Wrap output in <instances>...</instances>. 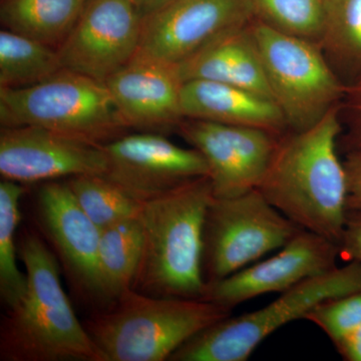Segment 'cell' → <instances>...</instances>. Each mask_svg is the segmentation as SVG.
<instances>
[{"label": "cell", "instance_id": "18", "mask_svg": "<svg viewBox=\"0 0 361 361\" xmlns=\"http://www.w3.org/2000/svg\"><path fill=\"white\" fill-rule=\"evenodd\" d=\"M249 23L225 33L178 66L183 80H213L273 99Z\"/></svg>", "mask_w": 361, "mask_h": 361}, {"label": "cell", "instance_id": "7", "mask_svg": "<svg viewBox=\"0 0 361 361\" xmlns=\"http://www.w3.org/2000/svg\"><path fill=\"white\" fill-rule=\"evenodd\" d=\"M249 28L273 99L293 132L319 122L345 96L344 85L319 44L253 18Z\"/></svg>", "mask_w": 361, "mask_h": 361}, {"label": "cell", "instance_id": "11", "mask_svg": "<svg viewBox=\"0 0 361 361\" xmlns=\"http://www.w3.org/2000/svg\"><path fill=\"white\" fill-rule=\"evenodd\" d=\"M103 148L108 160L104 176L140 203L209 176L196 149L178 146L160 133L126 134Z\"/></svg>", "mask_w": 361, "mask_h": 361}, {"label": "cell", "instance_id": "15", "mask_svg": "<svg viewBox=\"0 0 361 361\" xmlns=\"http://www.w3.org/2000/svg\"><path fill=\"white\" fill-rule=\"evenodd\" d=\"M37 212L75 290L103 310L97 264L102 230L78 205L66 180L42 183Z\"/></svg>", "mask_w": 361, "mask_h": 361}, {"label": "cell", "instance_id": "12", "mask_svg": "<svg viewBox=\"0 0 361 361\" xmlns=\"http://www.w3.org/2000/svg\"><path fill=\"white\" fill-rule=\"evenodd\" d=\"M178 133L205 159L215 198L258 189L281 135L256 128L184 118Z\"/></svg>", "mask_w": 361, "mask_h": 361}, {"label": "cell", "instance_id": "6", "mask_svg": "<svg viewBox=\"0 0 361 361\" xmlns=\"http://www.w3.org/2000/svg\"><path fill=\"white\" fill-rule=\"evenodd\" d=\"M361 291V263L348 262L280 293L253 312L231 315L202 330L169 361H246L263 341L289 323L305 319L318 304Z\"/></svg>", "mask_w": 361, "mask_h": 361}, {"label": "cell", "instance_id": "24", "mask_svg": "<svg viewBox=\"0 0 361 361\" xmlns=\"http://www.w3.org/2000/svg\"><path fill=\"white\" fill-rule=\"evenodd\" d=\"M66 182L78 205L101 230L139 217L142 203L104 175L75 176Z\"/></svg>", "mask_w": 361, "mask_h": 361}, {"label": "cell", "instance_id": "29", "mask_svg": "<svg viewBox=\"0 0 361 361\" xmlns=\"http://www.w3.org/2000/svg\"><path fill=\"white\" fill-rule=\"evenodd\" d=\"M343 164L348 177V209H361V149L348 152Z\"/></svg>", "mask_w": 361, "mask_h": 361}, {"label": "cell", "instance_id": "26", "mask_svg": "<svg viewBox=\"0 0 361 361\" xmlns=\"http://www.w3.org/2000/svg\"><path fill=\"white\" fill-rule=\"evenodd\" d=\"M305 319L314 323L336 343L361 325V291L323 301Z\"/></svg>", "mask_w": 361, "mask_h": 361}, {"label": "cell", "instance_id": "31", "mask_svg": "<svg viewBox=\"0 0 361 361\" xmlns=\"http://www.w3.org/2000/svg\"><path fill=\"white\" fill-rule=\"evenodd\" d=\"M171 1L172 0H133L140 13H142V18L158 11Z\"/></svg>", "mask_w": 361, "mask_h": 361}, {"label": "cell", "instance_id": "21", "mask_svg": "<svg viewBox=\"0 0 361 361\" xmlns=\"http://www.w3.org/2000/svg\"><path fill=\"white\" fill-rule=\"evenodd\" d=\"M63 68L51 45L6 28L0 32V87H30Z\"/></svg>", "mask_w": 361, "mask_h": 361}, {"label": "cell", "instance_id": "23", "mask_svg": "<svg viewBox=\"0 0 361 361\" xmlns=\"http://www.w3.org/2000/svg\"><path fill=\"white\" fill-rule=\"evenodd\" d=\"M25 193L20 183L0 182V297L6 310L14 307L25 294L27 278L18 266L16 230L20 222V200Z\"/></svg>", "mask_w": 361, "mask_h": 361}, {"label": "cell", "instance_id": "9", "mask_svg": "<svg viewBox=\"0 0 361 361\" xmlns=\"http://www.w3.org/2000/svg\"><path fill=\"white\" fill-rule=\"evenodd\" d=\"M254 18L251 0H172L142 18L137 54L180 66Z\"/></svg>", "mask_w": 361, "mask_h": 361}, {"label": "cell", "instance_id": "10", "mask_svg": "<svg viewBox=\"0 0 361 361\" xmlns=\"http://www.w3.org/2000/svg\"><path fill=\"white\" fill-rule=\"evenodd\" d=\"M142 26L133 0H87L59 47L63 68L104 84L137 54Z\"/></svg>", "mask_w": 361, "mask_h": 361}, {"label": "cell", "instance_id": "14", "mask_svg": "<svg viewBox=\"0 0 361 361\" xmlns=\"http://www.w3.org/2000/svg\"><path fill=\"white\" fill-rule=\"evenodd\" d=\"M103 146L44 128L2 127L0 174L21 185L106 175Z\"/></svg>", "mask_w": 361, "mask_h": 361}, {"label": "cell", "instance_id": "27", "mask_svg": "<svg viewBox=\"0 0 361 361\" xmlns=\"http://www.w3.org/2000/svg\"><path fill=\"white\" fill-rule=\"evenodd\" d=\"M343 99L348 111V132L343 137V148L348 153L361 149V73L348 85Z\"/></svg>", "mask_w": 361, "mask_h": 361}, {"label": "cell", "instance_id": "30", "mask_svg": "<svg viewBox=\"0 0 361 361\" xmlns=\"http://www.w3.org/2000/svg\"><path fill=\"white\" fill-rule=\"evenodd\" d=\"M341 357L346 361H361V325L334 343Z\"/></svg>", "mask_w": 361, "mask_h": 361}, {"label": "cell", "instance_id": "4", "mask_svg": "<svg viewBox=\"0 0 361 361\" xmlns=\"http://www.w3.org/2000/svg\"><path fill=\"white\" fill-rule=\"evenodd\" d=\"M231 311L204 299L156 297L130 289L85 320L104 361L168 360L183 344Z\"/></svg>", "mask_w": 361, "mask_h": 361}, {"label": "cell", "instance_id": "2", "mask_svg": "<svg viewBox=\"0 0 361 361\" xmlns=\"http://www.w3.org/2000/svg\"><path fill=\"white\" fill-rule=\"evenodd\" d=\"M18 248L27 288L2 317L0 360L104 361L61 285L56 254L32 231L23 233Z\"/></svg>", "mask_w": 361, "mask_h": 361}, {"label": "cell", "instance_id": "28", "mask_svg": "<svg viewBox=\"0 0 361 361\" xmlns=\"http://www.w3.org/2000/svg\"><path fill=\"white\" fill-rule=\"evenodd\" d=\"M338 248L339 257L361 263V209L348 211Z\"/></svg>", "mask_w": 361, "mask_h": 361}, {"label": "cell", "instance_id": "5", "mask_svg": "<svg viewBox=\"0 0 361 361\" xmlns=\"http://www.w3.org/2000/svg\"><path fill=\"white\" fill-rule=\"evenodd\" d=\"M2 127L44 128L103 145L128 134L104 82L63 68L30 87H0Z\"/></svg>", "mask_w": 361, "mask_h": 361}, {"label": "cell", "instance_id": "16", "mask_svg": "<svg viewBox=\"0 0 361 361\" xmlns=\"http://www.w3.org/2000/svg\"><path fill=\"white\" fill-rule=\"evenodd\" d=\"M104 85L129 129L163 134L185 118L178 66L137 54Z\"/></svg>", "mask_w": 361, "mask_h": 361}, {"label": "cell", "instance_id": "17", "mask_svg": "<svg viewBox=\"0 0 361 361\" xmlns=\"http://www.w3.org/2000/svg\"><path fill=\"white\" fill-rule=\"evenodd\" d=\"M180 101L185 118L256 128L277 135L288 128L276 102L236 85L208 80H185Z\"/></svg>", "mask_w": 361, "mask_h": 361}, {"label": "cell", "instance_id": "1", "mask_svg": "<svg viewBox=\"0 0 361 361\" xmlns=\"http://www.w3.org/2000/svg\"><path fill=\"white\" fill-rule=\"evenodd\" d=\"M338 106L310 128L279 137L258 188L294 224L337 245L348 211V177L338 156Z\"/></svg>", "mask_w": 361, "mask_h": 361}, {"label": "cell", "instance_id": "13", "mask_svg": "<svg viewBox=\"0 0 361 361\" xmlns=\"http://www.w3.org/2000/svg\"><path fill=\"white\" fill-rule=\"evenodd\" d=\"M338 245L330 240L300 230L270 257L212 283H207L204 300L232 310L250 299L282 293L295 285L336 267Z\"/></svg>", "mask_w": 361, "mask_h": 361}, {"label": "cell", "instance_id": "22", "mask_svg": "<svg viewBox=\"0 0 361 361\" xmlns=\"http://www.w3.org/2000/svg\"><path fill=\"white\" fill-rule=\"evenodd\" d=\"M320 47L336 71L361 73V0H325ZM338 75V73H337Z\"/></svg>", "mask_w": 361, "mask_h": 361}, {"label": "cell", "instance_id": "8", "mask_svg": "<svg viewBox=\"0 0 361 361\" xmlns=\"http://www.w3.org/2000/svg\"><path fill=\"white\" fill-rule=\"evenodd\" d=\"M258 189L231 198L213 197L203 234V277L212 283L283 247L300 231Z\"/></svg>", "mask_w": 361, "mask_h": 361}, {"label": "cell", "instance_id": "25", "mask_svg": "<svg viewBox=\"0 0 361 361\" xmlns=\"http://www.w3.org/2000/svg\"><path fill=\"white\" fill-rule=\"evenodd\" d=\"M254 16L279 32L319 44L325 0H251Z\"/></svg>", "mask_w": 361, "mask_h": 361}, {"label": "cell", "instance_id": "19", "mask_svg": "<svg viewBox=\"0 0 361 361\" xmlns=\"http://www.w3.org/2000/svg\"><path fill=\"white\" fill-rule=\"evenodd\" d=\"M142 241L139 217L102 230L97 264L103 310L132 289L141 261Z\"/></svg>", "mask_w": 361, "mask_h": 361}, {"label": "cell", "instance_id": "20", "mask_svg": "<svg viewBox=\"0 0 361 361\" xmlns=\"http://www.w3.org/2000/svg\"><path fill=\"white\" fill-rule=\"evenodd\" d=\"M87 0H4L2 25L58 49Z\"/></svg>", "mask_w": 361, "mask_h": 361}, {"label": "cell", "instance_id": "3", "mask_svg": "<svg viewBox=\"0 0 361 361\" xmlns=\"http://www.w3.org/2000/svg\"><path fill=\"white\" fill-rule=\"evenodd\" d=\"M214 197L208 177L142 203V252L132 289L156 297L202 299L204 224Z\"/></svg>", "mask_w": 361, "mask_h": 361}]
</instances>
